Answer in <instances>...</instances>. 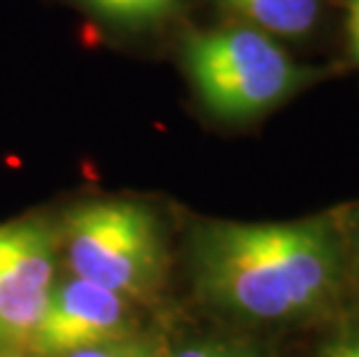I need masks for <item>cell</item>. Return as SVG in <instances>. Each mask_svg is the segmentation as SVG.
Segmentation results:
<instances>
[{"label": "cell", "instance_id": "obj_3", "mask_svg": "<svg viewBox=\"0 0 359 357\" xmlns=\"http://www.w3.org/2000/svg\"><path fill=\"white\" fill-rule=\"evenodd\" d=\"M181 56L204 107L220 119L257 116L311 77L273 37L243 24L190 33Z\"/></svg>", "mask_w": 359, "mask_h": 357}, {"label": "cell", "instance_id": "obj_8", "mask_svg": "<svg viewBox=\"0 0 359 357\" xmlns=\"http://www.w3.org/2000/svg\"><path fill=\"white\" fill-rule=\"evenodd\" d=\"M170 357H257L250 348L227 341H200L174 351Z\"/></svg>", "mask_w": 359, "mask_h": 357}, {"label": "cell", "instance_id": "obj_7", "mask_svg": "<svg viewBox=\"0 0 359 357\" xmlns=\"http://www.w3.org/2000/svg\"><path fill=\"white\" fill-rule=\"evenodd\" d=\"M104 19L123 26H147L170 17L179 0H83Z\"/></svg>", "mask_w": 359, "mask_h": 357}, {"label": "cell", "instance_id": "obj_9", "mask_svg": "<svg viewBox=\"0 0 359 357\" xmlns=\"http://www.w3.org/2000/svg\"><path fill=\"white\" fill-rule=\"evenodd\" d=\"M65 357H154V355L149 353V348L144 344H140V341H133L128 337V339L109 341V344L83 348V351L70 353Z\"/></svg>", "mask_w": 359, "mask_h": 357}, {"label": "cell", "instance_id": "obj_6", "mask_svg": "<svg viewBox=\"0 0 359 357\" xmlns=\"http://www.w3.org/2000/svg\"><path fill=\"white\" fill-rule=\"evenodd\" d=\"M218 5L243 19V26L290 40L309 35L323 10L320 0H218Z\"/></svg>", "mask_w": 359, "mask_h": 357}, {"label": "cell", "instance_id": "obj_4", "mask_svg": "<svg viewBox=\"0 0 359 357\" xmlns=\"http://www.w3.org/2000/svg\"><path fill=\"white\" fill-rule=\"evenodd\" d=\"M56 288V234L40 218L0 223V351L28 348Z\"/></svg>", "mask_w": 359, "mask_h": 357}, {"label": "cell", "instance_id": "obj_11", "mask_svg": "<svg viewBox=\"0 0 359 357\" xmlns=\"http://www.w3.org/2000/svg\"><path fill=\"white\" fill-rule=\"evenodd\" d=\"M348 28H350V42H353V51H355V56L359 60V0H350Z\"/></svg>", "mask_w": 359, "mask_h": 357}, {"label": "cell", "instance_id": "obj_10", "mask_svg": "<svg viewBox=\"0 0 359 357\" xmlns=\"http://www.w3.org/2000/svg\"><path fill=\"white\" fill-rule=\"evenodd\" d=\"M320 357H359V330L336 339L323 351Z\"/></svg>", "mask_w": 359, "mask_h": 357}, {"label": "cell", "instance_id": "obj_1", "mask_svg": "<svg viewBox=\"0 0 359 357\" xmlns=\"http://www.w3.org/2000/svg\"><path fill=\"white\" fill-rule=\"evenodd\" d=\"M190 267L204 302L278 323L313 314L336 292L341 248L330 223L204 220L190 234Z\"/></svg>", "mask_w": 359, "mask_h": 357}, {"label": "cell", "instance_id": "obj_5", "mask_svg": "<svg viewBox=\"0 0 359 357\" xmlns=\"http://www.w3.org/2000/svg\"><path fill=\"white\" fill-rule=\"evenodd\" d=\"M130 325V299L93 281L70 276L53 288L28 351L40 357H65L90 346L128 339Z\"/></svg>", "mask_w": 359, "mask_h": 357}, {"label": "cell", "instance_id": "obj_2", "mask_svg": "<svg viewBox=\"0 0 359 357\" xmlns=\"http://www.w3.org/2000/svg\"><path fill=\"white\" fill-rule=\"evenodd\" d=\"M56 241L72 276L109 288L130 302L154 297L163 283V225L144 202H81L60 220Z\"/></svg>", "mask_w": 359, "mask_h": 357}]
</instances>
